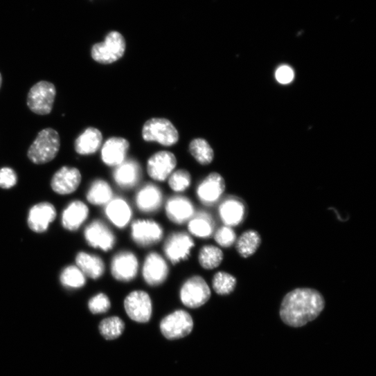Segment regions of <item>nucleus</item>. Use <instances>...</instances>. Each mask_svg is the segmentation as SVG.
Wrapping results in <instances>:
<instances>
[{
	"label": "nucleus",
	"instance_id": "obj_36",
	"mask_svg": "<svg viewBox=\"0 0 376 376\" xmlns=\"http://www.w3.org/2000/svg\"><path fill=\"white\" fill-rule=\"evenodd\" d=\"M88 307L93 314H105L110 310L111 302L106 294L100 293L89 300Z\"/></svg>",
	"mask_w": 376,
	"mask_h": 376
},
{
	"label": "nucleus",
	"instance_id": "obj_5",
	"mask_svg": "<svg viewBox=\"0 0 376 376\" xmlns=\"http://www.w3.org/2000/svg\"><path fill=\"white\" fill-rule=\"evenodd\" d=\"M211 297V289L200 276L189 278L183 283L179 291L181 302L190 309H197L204 306Z\"/></svg>",
	"mask_w": 376,
	"mask_h": 376
},
{
	"label": "nucleus",
	"instance_id": "obj_18",
	"mask_svg": "<svg viewBox=\"0 0 376 376\" xmlns=\"http://www.w3.org/2000/svg\"><path fill=\"white\" fill-rule=\"evenodd\" d=\"M129 148L130 143L127 139L111 138L102 146L101 159L107 166L117 167L125 161Z\"/></svg>",
	"mask_w": 376,
	"mask_h": 376
},
{
	"label": "nucleus",
	"instance_id": "obj_28",
	"mask_svg": "<svg viewBox=\"0 0 376 376\" xmlns=\"http://www.w3.org/2000/svg\"><path fill=\"white\" fill-rule=\"evenodd\" d=\"M238 253L243 258L253 256L260 247L262 238L260 234L255 230L244 232L235 241Z\"/></svg>",
	"mask_w": 376,
	"mask_h": 376
},
{
	"label": "nucleus",
	"instance_id": "obj_23",
	"mask_svg": "<svg viewBox=\"0 0 376 376\" xmlns=\"http://www.w3.org/2000/svg\"><path fill=\"white\" fill-rule=\"evenodd\" d=\"M105 213L107 219L118 229L127 226L133 217L129 204L120 197L112 199L106 205Z\"/></svg>",
	"mask_w": 376,
	"mask_h": 376
},
{
	"label": "nucleus",
	"instance_id": "obj_8",
	"mask_svg": "<svg viewBox=\"0 0 376 376\" xmlns=\"http://www.w3.org/2000/svg\"><path fill=\"white\" fill-rule=\"evenodd\" d=\"M193 238L186 232H175L170 234L163 244V252L166 258L173 265L188 260L191 251L195 247Z\"/></svg>",
	"mask_w": 376,
	"mask_h": 376
},
{
	"label": "nucleus",
	"instance_id": "obj_9",
	"mask_svg": "<svg viewBox=\"0 0 376 376\" xmlns=\"http://www.w3.org/2000/svg\"><path fill=\"white\" fill-rule=\"evenodd\" d=\"M139 266L138 259L132 251H120L111 260V274L119 283H132L138 276Z\"/></svg>",
	"mask_w": 376,
	"mask_h": 376
},
{
	"label": "nucleus",
	"instance_id": "obj_3",
	"mask_svg": "<svg viewBox=\"0 0 376 376\" xmlns=\"http://www.w3.org/2000/svg\"><path fill=\"white\" fill-rule=\"evenodd\" d=\"M143 138L147 142H156L161 145L171 147L179 142V134L170 120L153 118L145 123Z\"/></svg>",
	"mask_w": 376,
	"mask_h": 376
},
{
	"label": "nucleus",
	"instance_id": "obj_34",
	"mask_svg": "<svg viewBox=\"0 0 376 376\" xmlns=\"http://www.w3.org/2000/svg\"><path fill=\"white\" fill-rule=\"evenodd\" d=\"M60 282L65 287L80 289L86 285V277L83 273L75 266L66 268L60 276Z\"/></svg>",
	"mask_w": 376,
	"mask_h": 376
},
{
	"label": "nucleus",
	"instance_id": "obj_38",
	"mask_svg": "<svg viewBox=\"0 0 376 376\" xmlns=\"http://www.w3.org/2000/svg\"><path fill=\"white\" fill-rule=\"evenodd\" d=\"M18 181L16 172L10 168L0 169V188L10 189L15 187Z\"/></svg>",
	"mask_w": 376,
	"mask_h": 376
},
{
	"label": "nucleus",
	"instance_id": "obj_35",
	"mask_svg": "<svg viewBox=\"0 0 376 376\" xmlns=\"http://www.w3.org/2000/svg\"><path fill=\"white\" fill-rule=\"evenodd\" d=\"M192 182L190 172L186 170L173 172L168 178V185L175 193H183L188 190Z\"/></svg>",
	"mask_w": 376,
	"mask_h": 376
},
{
	"label": "nucleus",
	"instance_id": "obj_12",
	"mask_svg": "<svg viewBox=\"0 0 376 376\" xmlns=\"http://www.w3.org/2000/svg\"><path fill=\"white\" fill-rule=\"evenodd\" d=\"M169 274V266L162 256L156 252L147 256L143 267V276L147 285L152 287L163 285Z\"/></svg>",
	"mask_w": 376,
	"mask_h": 376
},
{
	"label": "nucleus",
	"instance_id": "obj_6",
	"mask_svg": "<svg viewBox=\"0 0 376 376\" xmlns=\"http://www.w3.org/2000/svg\"><path fill=\"white\" fill-rule=\"evenodd\" d=\"M56 94V87L53 83L40 81L30 89L27 99L28 106L35 114H49L52 111Z\"/></svg>",
	"mask_w": 376,
	"mask_h": 376
},
{
	"label": "nucleus",
	"instance_id": "obj_21",
	"mask_svg": "<svg viewBox=\"0 0 376 376\" xmlns=\"http://www.w3.org/2000/svg\"><path fill=\"white\" fill-rule=\"evenodd\" d=\"M113 178L120 188L132 189L141 181L142 170L136 161H125L116 167L113 172Z\"/></svg>",
	"mask_w": 376,
	"mask_h": 376
},
{
	"label": "nucleus",
	"instance_id": "obj_19",
	"mask_svg": "<svg viewBox=\"0 0 376 376\" xmlns=\"http://www.w3.org/2000/svg\"><path fill=\"white\" fill-rule=\"evenodd\" d=\"M135 200L141 213L153 214L158 212L163 205V192L156 185L148 183L138 190Z\"/></svg>",
	"mask_w": 376,
	"mask_h": 376
},
{
	"label": "nucleus",
	"instance_id": "obj_11",
	"mask_svg": "<svg viewBox=\"0 0 376 376\" xmlns=\"http://www.w3.org/2000/svg\"><path fill=\"white\" fill-rule=\"evenodd\" d=\"M131 235L139 247L147 248L157 244L164 235L162 226L153 220H137L132 224Z\"/></svg>",
	"mask_w": 376,
	"mask_h": 376
},
{
	"label": "nucleus",
	"instance_id": "obj_2",
	"mask_svg": "<svg viewBox=\"0 0 376 376\" xmlns=\"http://www.w3.org/2000/svg\"><path fill=\"white\" fill-rule=\"evenodd\" d=\"M60 149L59 134L53 129L47 128L39 133L28 150V157L36 165H44L54 160Z\"/></svg>",
	"mask_w": 376,
	"mask_h": 376
},
{
	"label": "nucleus",
	"instance_id": "obj_24",
	"mask_svg": "<svg viewBox=\"0 0 376 376\" xmlns=\"http://www.w3.org/2000/svg\"><path fill=\"white\" fill-rule=\"evenodd\" d=\"M88 206L81 201L71 202L64 211L62 216L63 226L69 231L78 230L89 216Z\"/></svg>",
	"mask_w": 376,
	"mask_h": 376
},
{
	"label": "nucleus",
	"instance_id": "obj_39",
	"mask_svg": "<svg viewBox=\"0 0 376 376\" xmlns=\"http://www.w3.org/2000/svg\"><path fill=\"white\" fill-rule=\"evenodd\" d=\"M294 71L287 65L281 66L276 73V78L278 82L283 84L291 83L294 79Z\"/></svg>",
	"mask_w": 376,
	"mask_h": 376
},
{
	"label": "nucleus",
	"instance_id": "obj_31",
	"mask_svg": "<svg viewBox=\"0 0 376 376\" xmlns=\"http://www.w3.org/2000/svg\"><path fill=\"white\" fill-rule=\"evenodd\" d=\"M189 151L193 158L202 165H208L214 159V152L204 139L193 140L189 145Z\"/></svg>",
	"mask_w": 376,
	"mask_h": 376
},
{
	"label": "nucleus",
	"instance_id": "obj_33",
	"mask_svg": "<svg viewBox=\"0 0 376 376\" xmlns=\"http://www.w3.org/2000/svg\"><path fill=\"white\" fill-rule=\"evenodd\" d=\"M236 285V278L223 271L215 274L212 280L213 289L219 296L230 295L235 290Z\"/></svg>",
	"mask_w": 376,
	"mask_h": 376
},
{
	"label": "nucleus",
	"instance_id": "obj_15",
	"mask_svg": "<svg viewBox=\"0 0 376 376\" xmlns=\"http://www.w3.org/2000/svg\"><path fill=\"white\" fill-rule=\"evenodd\" d=\"M177 165L174 154L162 151L154 154L147 162V173L154 181L163 182L168 179Z\"/></svg>",
	"mask_w": 376,
	"mask_h": 376
},
{
	"label": "nucleus",
	"instance_id": "obj_30",
	"mask_svg": "<svg viewBox=\"0 0 376 376\" xmlns=\"http://www.w3.org/2000/svg\"><path fill=\"white\" fill-rule=\"evenodd\" d=\"M224 254L220 248L212 244L203 246L199 252L198 262L201 267L211 271L222 264Z\"/></svg>",
	"mask_w": 376,
	"mask_h": 376
},
{
	"label": "nucleus",
	"instance_id": "obj_25",
	"mask_svg": "<svg viewBox=\"0 0 376 376\" xmlns=\"http://www.w3.org/2000/svg\"><path fill=\"white\" fill-rule=\"evenodd\" d=\"M77 267L85 277L93 280L100 278L105 272V265L98 256L81 252L76 256Z\"/></svg>",
	"mask_w": 376,
	"mask_h": 376
},
{
	"label": "nucleus",
	"instance_id": "obj_1",
	"mask_svg": "<svg viewBox=\"0 0 376 376\" xmlns=\"http://www.w3.org/2000/svg\"><path fill=\"white\" fill-rule=\"evenodd\" d=\"M325 305L324 297L317 290L296 289L285 296L280 315L285 324L299 328L316 319L324 310Z\"/></svg>",
	"mask_w": 376,
	"mask_h": 376
},
{
	"label": "nucleus",
	"instance_id": "obj_10",
	"mask_svg": "<svg viewBox=\"0 0 376 376\" xmlns=\"http://www.w3.org/2000/svg\"><path fill=\"white\" fill-rule=\"evenodd\" d=\"M125 312L134 321L148 323L152 316L153 305L148 293L142 290L131 292L123 301Z\"/></svg>",
	"mask_w": 376,
	"mask_h": 376
},
{
	"label": "nucleus",
	"instance_id": "obj_22",
	"mask_svg": "<svg viewBox=\"0 0 376 376\" xmlns=\"http://www.w3.org/2000/svg\"><path fill=\"white\" fill-rule=\"evenodd\" d=\"M56 215L55 208L51 203L38 204L30 211L28 218V226L35 232H44L55 220Z\"/></svg>",
	"mask_w": 376,
	"mask_h": 376
},
{
	"label": "nucleus",
	"instance_id": "obj_7",
	"mask_svg": "<svg viewBox=\"0 0 376 376\" xmlns=\"http://www.w3.org/2000/svg\"><path fill=\"white\" fill-rule=\"evenodd\" d=\"M194 328L191 315L186 311L179 310L164 317L160 329L162 334L168 340H177L189 335Z\"/></svg>",
	"mask_w": 376,
	"mask_h": 376
},
{
	"label": "nucleus",
	"instance_id": "obj_26",
	"mask_svg": "<svg viewBox=\"0 0 376 376\" xmlns=\"http://www.w3.org/2000/svg\"><path fill=\"white\" fill-rule=\"evenodd\" d=\"M102 143L101 132L96 128L89 127L75 141V150L82 156L91 155L98 152Z\"/></svg>",
	"mask_w": 376,
	"mask_h": 376
},
{
	"label": "nucleus",
	"instance_id": "obj_27",
	"mask_svg": "<svg viewBox=\"0 0 376 376\" xmlns=\"http://www.w3.org/2000/svg\"><path fill=\"white\" fill-rule=\"evenodd\" d=\"M215 223L213 218L206 211L195 213L188 222L190 233L199 238H208L214 233Z\"/></svg>",
	"mask_w": 376,
	"mask_h": 376
},
{
	"label": "nucleus",
	"instance_id": "obj_14",
	"mask_svg": "<svg viewBox=\"0 0 376 376\" xmlns=\"http://www.w3.org/2000/svg\"><path fill=\"white\" fill-rule=\"evenodd\" d=\"M225 188L224 178L218 173L212 172L199 184L196 195L202 205L212 206L220 201Z\"/></svg>",
	"mask_w": 376,
	"mask_h": 376
},
{
	"label": "nucleus",
	"instance_id": "obj_40",
	"mask_svg": "<svg viewBox=\"0 0 376 376\" xmlns=\"http://www.w3.org/2000/svg\"><path fill=\"white\" fill-rule=\"evenodd\" d=\"M3 84V77L1 73H0V89H1Z\"/></svg>",
	"mask_w": 376,
	"mask_h": 376
},
{
	"label": "nucleus",
	"instance_id": "obj_32",
	"mask_svg": "<svg viewBox=\"0 0 376 376\" xmlns=\"http://www.w3.org/2000/svg\"><path fill=\"white\" fill-rule=\"evenodd\" d=\"M125 323L118 316H111L103 319L99 324L98 329L102 337L111 341L118 339L125 330Z\"/></svg>",
	"mask_w": 376,
	"mask_h": 376
},
{
	"label": "nucleus",
	"instance_id": "obj_20",
	"mask_svg": "<svg viewBox=\"0 0 376 376\" xmlns=\"http://www.w3.org/2000/svg\"><path fill=\"white\" fill-rule=\"evenodd\" d=\"M81 181L82 176L78 169L62 167L54 174L51 187L59 195H69L78 188Z\"/></svg>",
	"mask_w": 376,
	"mask_h": 376
},
{
	"label": "nucleus",
	"instance_id": "obj_29",
	"mask_svg": "<svg viewBox=\"0 0 376 376\" xmlns=\"http://www.w3.org/2000/svg\"><path fill=\"white\" fill-rule=\"evenodd\" d=\"M112 197L113 192L110 185L102 179L95 180L87 195V201L95 206H106Z\"/></svg>",
	"mask_w": 376,
	"mask_h": 376
},
{
	"label": "nucleus",
	"instance_id": "obj_16",
	"mask_svg": "<svg viewBox=\"0 0 376 376\" xmlns=\"http://www.w3.org/2000/svg\"><path fill=\"white\" fill-rule=\"evenodd\" d=\"M165 213L170 221L181 225L190 221L195 213L192 201L184 196H173L165 204Z\"/></svg>",
	"mask_w": 376,
	"mask_h": 376
},
{
	"label": "nucleus",
	"instance_id": "obj_37",
	"mask_svg": "<svg viewBox=\"0 0 376 376\" xmlns=\"http://www.w3.org/2000/svg\"><path fill=\"white\" fill-rule=\"evenodd\" d=\"M214 240L220 247L229 248L235 242L237 237L231 227L224 225L215 231Z\"/></svg>",
	"mask_w": 376,
	"mask_h": 376
},
{
	"label": "nucleus",
	"instance_id": "obj_17",
	"mask_svg": "<svg viewBox=\"0 0 376 376\" xmlns=\"http://www.w3.org/2000/svg\"><path fill=\"white\" fill-rule=\"evenodd\" d=\"M218 213L225 226L233 227L243 222L246 215V206L240 198L228 196L220 204Z\"/></svg>",
	"mask_w": 376,
	"mask_h": 376
},
{
	"label": "nucleus",
	"instance_id": "obj_4",
	"mask_svg": "<svg viewBox=\"0 0 376 376\" xmlns=\"http://www.w3.org/2000/svg\"><path fill=\"white\" fill-rule=\"evenodd\" d=\"M127 48L123 35L112 31L107 34L104 42L96 44L91 51L92 59L101 64H110L119 60Z\"/></svg>",
	"mask_w": 376,
	"mask_h": 376
},
{
	"label": "nucleus",
	"instance_id": "obj_13",
	"mask_svg": "<svg viewBox=\"0 0 376 376\" xmlns=\"http://www.w3.org/2000/svg\"><path fill=\"white\" fill-rule=\"evenodd\" d=\"M84 238L87 244L104 252H109L116 243V238L112 231L103 222L96 220L90 223L84 230Z\"/></svg>",
	"mask_w": 376,
	"mask_h": 376
}]
</instances>
